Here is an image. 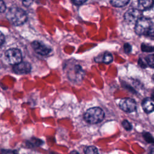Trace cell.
<instances>
[{
    "instance_id": "1",
    "label": "cell",
    "mask_w": 154,
    "mask_h": 154,
    "mask_svg": "<svg viewBox=\"0 0 154 154\" xmlns=\"http://www.w3.org/2000/svg\"><path fill=\"white\" fill-rule=\"evenodd\" d=\"M153 24L150 19L141 17L135 23V32L140 35L153 36Z\"/></svg>"
},
{
    "instance_id": "2",
    "label": "cell",
    "mask_w": 154,
    "mask_h": 154,
    "mask_svg": "<svg viewBox=\"0 0 154 154\" xmlns=\"http://www.w3.org/2000/svg\"><path fill=\"white\" fill-rule=\"evenodd\" d=\"M6 17L7 19L15 26L21 25L27 20L26 13L22 9L17 7H11L7 11Z\"/></svg>"
},
{
    "instance_id": "3",
    "label": "cell",
    "mask_w": 154,
    "mask_h": 154,
    "mask_svg": "<svg viewBox=\"0 0 154 154\" xmlns=\"http://www.w3.org/2000/svg\"><path fill=\"white\" fill-rule=\"evenodd\" d=\"M105 116L103 111L99 107L88 109L84 115L85 120L91 124H96L102 121Z\"/></svg>"
},
{
    "instance_id": "4",
    "label": "cell",
    "mask_w": 154,
    "mask_h": 154,
    "mask_svg": "<svg viewBox=\"0 0 154 154\" xmlns=\"http://www.w3.org/2000/svg\"><path fill=\"white\" fill-rule=\"evenodd\" d=\"M5 57L7 62L12 65H15L22 61V54L19 49L11 48L5 53Z\"/></svg>"
},
{
    "instance_id": "5",
    "label": "cell",
    "mask_w": 154,
    "mask_h": 154,
    "mask_svg": "<svg viewBox=\"0 0 154 154\" xmlns=\"http://www.w3.org/2000/svg\"><path fill=\"white\" fill-rule=\"evenodd\" d=\"M119 106L123 111L129 113L135 111L137 108L135 101L131 98H123L121 99Z\"/></svg>"
},
{
    "instance_id": "6",
    "label": "cell",
    "mask_w": 154,
    "mask_h": 154,
    "mask_svg": "<svg viewBox=\"0 0 154 154\" xmlns=\"http://www.w3.org/2000/svg\"><path fill=\"white\" fill-rule=\"evenodd\" d=\"M125 19L129 23H135L142 17V12L138 9H129L125 14Z\"/></svg>"
},
{
    "instance_id": "7",
    "label": "cell",
    "mask_w": 154,
    "mask_h": 154,
    "mask_svg": "<svg viewBox=\"0 0 154 154\" xmlns=\"http://www.w3.org/2000/svg\"><path fill=\"white\" fill-rule=\"evenodd\" d=\"M32 46L35 52L41 55H46L51 51V49L50 48L39 41L33 42L32 43Z\"/></svg>"
},
{
    "instance_id": "8",
    "label": "cell",
    "mask_w": 154,
    "mask_h": 154,
    "mask_svg": "<svg viewBox=\"0 0 154 154\" xmlns=\"http://www.w3.org/2000/svg\"><path fill=\"white\" fill-rule=\"evenodd\" d=\"M31 64L28 62H20L13 66V71L17 74H26L30 72Z\"/></svg>"
},
{
    "instance_id": "9",
    "label": "cell",
    "mask_w": 154,
    "mask_h": 154,
    "mask_svg": "<svg viewBox=\"0 0 154 154\" xmlns=\"http://www.w3.org/2000/svg\"><path fill=\"white\" fill-rule=\"evenodd\" d=\"M142 108L143 110L147 112L150 113L153 111V99L146 98L142 102Z\"/></svg>"
},
{
    "instance_id": "10",
    "label": "cell",
    "mask_w": 154,
    "mask_h": 154,
    "mask_svg": "<svg viewBox=\"0 0 154 154\" xmlns=\"http://www.w3.org/2000/svg\"><path fill=\"white\" fill-rule=\"evenodd\" d=\"M153 0H138V6L140 10L150 8L153 6Z\"/></svg>"
},
{
    "instance_id": "11",
    "label": "cell",
    "mask_w": 154,
    "mask_h": 154,
    "mask_svg": "<svg viewBox=\"0 0 154 154\" xmlns=\"http://www.w3.org/2000/svg\"><path fill=\"white\" fill-rule=\"evenodd\" d=\"M109 3L116 7H120L126 5L129 0H108Z\"/></svg>"
},
{
    "instance_id": "12",
    "label": "cell",
    "mask_w": 154,
    "mask_h": 154,
    "mask_svg": "<svg viewBox=\"0 0 154 154\" xmlns=\"http://www.w3.org/2000/svg\"><path fill=\"white\" fill-rule=\"evenodd\" d=\"M112 61V55L109 53V52H106L104 54L103 57H102V61L104 63L106 64H109L111 63Z\"/></svg>"
},
{
    "instance_id": "13",
    "label": "cell",
    "mask_w": 154,
    "mask_h": 154,
    "mask_svg": "<svg viewBox=\"0 0 154 154\" xmlns=\"http://www.w3.org/2000/svg\"><path fill=\"white\" fill-rule=\"evenodd\" d=\"M85 154H99V152L96 147L94 146H89L86 149Z\"/></svg>"
},
{
    "instance_id": "14",
    "label": "cell",
    "mask_w": 154,
    "mask_h": 154,
    "mask_svg": "<svg viewBox=\"0 0 154 154\" xmlns=\"http://www.w3.org/2000/svg\"><path fill=\"white\" fill-rule=\"evenodd\" d=\"M145 61L146 62V63L151 67H153V65H154V57H153V55L151 54L148 55L147 57H146V59H145Z\"/></svg>"
},
{
    "instance_id": "15",
    "label": "cell",
    "mask_w": 154,
    "mask_h": 154,
    "mask_svg": "<svg viewBox=\"0 0 154 154\" xmlns=\"http://www.w3.org/2000/svg\"><path fill=\"white\" fill-rule=\"evenodd\" d=\"M143 137L144 138V140L147 142V143H153V137L152 136V135L150 133L148 132H144L143 134Z\"/></svg>"
},
{
    "instance_id": "16",
    "label": "cell",
    "mask_w": 154,
    "mask_h": 154,
    "mask_svg": "<svg viewBox=\"0 0 154 154\" xmlns=\"http://www.w3.org/2000/svg\"><path fill=\"white\" fill-rule=\"evenodd\" d=\"M122 126L127 131H130L132 129V125L126 120H124L122 122Z\"/></svg>"
},
{
    "instance_id": "17",
    "label": "cell",
    "mask_w": 154,
    "mask_h": 154,
    "mask_svg": "<svg viewBox=\"0 0 154 154\" xmlns=\"http://www.w3.org/2000/svg\"><path fill=\"white\" fill-rule=\"evenodd\" d=\"M141 49H142L143 51H144V52H153V48L152 46L146 45L144 44L142 45Z\"/></svg>"
},
{
    "instance_id": "18",
    "label": "cell",
    "mask_w": 154,
    "mask_h": 154,
    "mask_svg": "<svg viewBox=\"0 0 154 154\" xmlns=\"http://www.w3.org/2000/svg\"><path fill=\"white\" fill-rule=\"evenodd\" d=\"M87 0H71L72 2L76 5H80L84 4Z\"/></svg>"
},
{
    "instance_id": "19",
    "label": "cell",
    "mask_w": 154,
    "mask_h": 154,
    "mask_svg": "<svg viewBox=\"0 0 154 154\" xmlns=\"http://www.w3.org/2000/svg\"><path fill=\"white\" fill-rule=\"evenodd\" d=\"M6 9V6L3 0H0V13H3Z\"/></svg>"
},
{
    "instance_id": "20",
    "label": "cell",
    "mask_w": 154,
    "mask_h": 154,
    "mask_svg": "<svg viewBox=\"0 0 154 154\" xmlns=\"http://www.w3.org/2000/svg\"><path fill=\"white\" fill-rule=\"evenodd\" d=\"M124 49L126 53H129L131 51V46L128 43H125L124 45Z\"/></svg>"
},
{
    "instance_id": "21",
    "label": "cell",
    "mask_w": 154,
    "mask_h": 154,
    "mask_svg": "<svg viewBox=\"0 0 154 154\" xmlns=\"http://www.w3.org/2000/svg\"><path fill=\"white\" fill-rule=\"evenodd\" d=\"M19 1H22L23 5L28 7L31 4L33 0H19Z\"/></svg>"
},
{
    "instance_id": "22",
    "label": "cell",
    "mask_w": 154,
    "mask_h": 154,
    "mask_svg": "<svg viewBox=\"0 0 154 154\" xmlns=\"http://www.w3.org/2000/svg\"><path fill=\"white\" fill-rule=\"evenodd\" d=\"M4 154H17V152L15 150H7L3 152Z\"/></svg>"
},
{
    "instance_id": "23",
    "label": "cell",
    "mask_w": 154,
    "mask_h": 154,
    "mask_svg": "<svg viewBox=\"0 0 154 154\" xmlns=\"http://www.w3.org/2000/svg\"><path fill=\"white\" fill-rule=\"evenodd\" d=\"M4 41V36L3 34L0 31V46L3 43Z\"/></svg>"
},
{
    "instance_id": "24",
    "label": "cell",
    "mask_w": 154,
    "mask_h": 154,
    "mask_svg": "<svg viewBox=\"0 0 154 154\" xmlns=\"http://www.w3.org/2000/svg\"><path fill=\"white\" fill-rule=\"evenodd\" d=\"M70 154H79V153L76 151H72V152H70Z\"/></svg>"
}]
</instances>
